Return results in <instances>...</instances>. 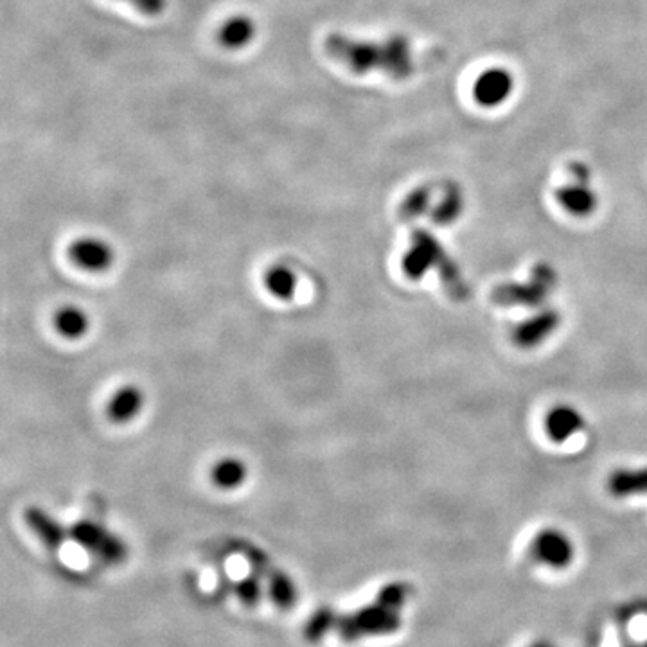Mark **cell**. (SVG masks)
Masks as SVG:
<instances>
[{"instance_id": "22", "label": "cell", "mask_w": 647, "mask_h": 647, "mask_svg": "<svg viewBox=\"0 0 647 647\" xmlns=\"http://www.w3.org/2000/svg\"><path fill=\"white\" fill-rule=\"evenodd\" d=\"M236 594L247 606H256L261 599V583L258 577H247L236 585Z\"/></svg>"}, {"instance_id": "15", "label": "cell", "mask_w": 647, "mask_h": 647, "mask_svg": "<svg viewBox=\"0 0 647 647\" xmlns=\"http://www.w3.org/2000/svg\"><path fill=\"white\" fill-rule=\"evenodd\" d=\"M24 516H26L27 525L35 531L36 536L44 541L49 549H60V545L67 538V531L54 520L53 516L47 515L38 507H29Z\"/></svg>"}, {"instance_id": "18", "label": "cell", "mask_w": 647, "mask_h": 647, "mask_svg": "<svg viewBox=\"0 0 647 647\" xmlns=\"http://www.w3.org/2000/svg\"><path fill=\"white\" fill-rule=\"evenodd\" d=\"M54 326L58 333L67 338H80L87 333L89 319L78 308H63L54 315Z\"/></svg>"}, {"instance_id": "13", "label": "cell", "mask_w": 647, "mask_h": 647, "mask_svg": "<svg viewBox=\"0 0 647 647\" xmlns=\"http://www.w3.org/2000/svg\"><path fill=\"white\" fill-rule=\"evenodd\" d=\"M608 491L615 498L647 497V466L613 470L608 477Z\"/></svg>"}, {"instance_id": "7", "label": "cell", "mask_w": 647, "mask_h": 647, "mask_svg": "<svg viewBox=\"0 0 647 647\" xmlns=\"http://www.w3.org/2000/svg\"><path fill=\"white\" fill-rule=\"evenodd\" d=\"M448 254L444 250L443 243L435 238L430 232H414V238L410 243L405 258H403V272L410 279H421L425 277L432 268H437L441 263H446Z\"/></svg>"}, {"instance_id": "19", "label": "cell", "mask_w": 647, "mask_h": 647, "mask_svg": "<svg viewBox=\"0 0 647 647\" xmlns=\"http://www.w3.org/2000/svg\"><path fill=\"white\" fill-rule=\"evenodd\" d=\"M211 477L218 488L232 489L245 480L247 468L238 459H223L214 466Z\"/></svg>"}, {"instance_id": "16", "label": "cell", "mask_w": 647, "mask_h": 647, "mask_svg": "<svg viewBox=\"0 0 647 647\" xmlns=\"http://www.w3.org/2000/svg\"><path fill=\"white\" fill-rule=\"evenodd\" d=\"M142 407L141 390L137 387H123L108 403V417L116 423L130 421Z\"/></svg>"}, {"instance_id": "10", "label": "cell", "mask_w": 647, "mask_h": 647, "mask_svg": "<svg viewBox=\"0 0 647 647\" xmlns=\"http://www.w3.org/2000/svg\"><path fill=\"white\" fill-rule=\"evenodd\" d=\"M561 326V315L552 308L536 313L531 319L523 320L513 331V340L522 349H534L545 344Z\"/></svg>"}, {"instance_id": "20", "label": "cell", "mask_w": 647, "mask_h": 647, "mask_svg": "<svg viewBox=\"0 0 647 647\" xmlns=\"http://www.w3.org/2000/svg\"><path fill=\"white\" fill-rule=\"evenodd\" d=\"M265 284L268 292L275 295L277 299H283V301L292 299L293 295H295V288H297L295 275L288 268H284V266L270 268L266 272Z\"/></svg>"}, {"instance_id": "4", "label": "cell", "mask_w": 647, "mask_h": 647, "mask_svg": "<svg viewBox=\"0 0 647 647\" xmlns=\"http://www.w3.org/2000/svg\"><path fill=\"white\" fill-rule=\"evenodd\" d=\"M558 275L549 265H538L531 277L523 283H507L498 286L493 299L500 306H520V308H538L549 301L556 290Z\"/></svg>"}, {"instance_id": "17", "label": "cell", "mask_w": 647, "mask_h": 647, "mask_svg": "<svg viewBox=\"0 0 647 647\" xmlns=\"http://www.w3.org/2000/svg\"><path fill=\"white\" fill-rule=\"evenodd\" d=\"M435 186H419L403 200L399 214L403 220H414L432 211L434 205Z\"/></svg>"}, {"instance_id": "6", "label": "cell", "mask_w": 647, "mask_h": 647, "mask_svg": "<svg viewBox=\"0 0 647 647\" xmlns=\"http://www.w3.org/2000/svg\"><path fill=\"white\" fill-rule=\"evenodd\" d=\"M516 90V78L513 72L502 65H493L480 72L473 81V101L482 108L495 110L504 107L513 98Z\"/></svg>"}, {"instance_id": "11", "label": "cell", "mask_w": 647, "mask_h": 647, "mask_svg": "<svg viewBox=\"0 0 647 647\" xmlns=\"http://www.w3.org/2000/svg\"><path fill=\"white\" fill-rule=\"evenodd\" d=\"M586 419L583 412L574 405H556L545 416V434L552 443L563 444L585 430Z\"/></svg>"}, {"instance_id": "12", "label": "cell", "mask_w": 647, "mask_h": 647, "mask_svg": "<svg viewBox=\"0 0 647 647\" xmlns=\"http://www.w3.org/2000/svg\"><path fill=\"white\" fill-rule=\"evenodd\" d=\"M466 209V195L457 182L446 180L443 184L435 186L434 205L430 211V218L437 225H450L461 218Z\"/></svg>"}, {"instance_id": "9", "label": "cell", "mask_w": 647, "mask_h": 647, "mask_svg": "<svg viewBox=\"0 0 647 647\" xmlns=\"http://www.w3.org/2000/svg\"><path fill=\"white\" fill-rule=\"evenodd\" d=\"M243 552L247 554L250 565L254 567V570L258 572L259 576L266 577L270 597L274 599V603L279 608H283V610L292 608L293 604H295V599H297V592H295V585H293L292 579L284 576L283 572H279L277 568L270 567L268 559L265 558V554L261 550L247 547V549H243Z\"/></svg>"}, {"instance_id": "14", "label": "cell", "mask_w": 647, "mask_h": 647, "mask_svg": "<svg viewBox=\"0 0 647 647\" xmlns=\"http://www.w3.org/2000/svg\"><path fill=\"white\" fill-rule=\"evenodd\" d=\"M69 256L76 265L85 268V270H92V272L105 270L112 265V259H114L112 249L108 247L107 243L92 240V238L76 241L69 250Z\"/></svg>"}, {"instance_id": "8", "label": "cell", "mask_w": 647, "mask_h": 647, "mask_svg": "<svg viewBox=\"0 0 647 647\" xmlns=\"http://www.w3.org/2000/svg\"><path fill=\"white\" fill-rule=\"evenodd\" d=\"M69 534H71L72 540L80 543L83 549L94 552L98 558L107 561L110 565L123 563L126 559V554H128L123 541L119 540L114 534H110L107 529L99 527L96 523H76Z\"/></svg>"}, {"instance_id": "1", "label": "cell", "mask_w": 647, "mask_h": 647, "mask_svg": "<svg viewBox=\"0 0 647 647\" xmlns=\"http://www.w3.org/2000/svg\"><path fill=\"white\" fill-rule=\"evenodd\" d=\"M349 63L356 71L369 69L385 71L396 80H407L414 74V56L412 45L405 36H394L385 42H364L360 45H349Z\"/></svg>"}, {"instance_id": "3", "label": "cell", "mask_w": 647, "mask_h": 647, "mask_svg": "<svg viewBox=\"0 0 647 647\" xmlns=\"http://www.w3.org/2000/svg\"><path fill=\"white\" fill-rule=\"evenodd\" d=\"M556 202L572 218H590L599 207V193L594 186L592 169L576 160L568 166L567 182L556 189Z\"/></svg>"}, {"instance_id": "21", "label": "cell", "mask_w": 647, "mask_h": 647, "mask_svg": "<svg viewBox=\"0 0 647 647\" xmlns=\"http://www.w3.org/2000/svg\"><path fill=\"white\" fill-rule=\"evenodd\" d=\"M338 615L331 608H320L311 615L310 621L306 624V637L308 639L320 640L331 630H337Z\"/></svg>"}, {"instance_id": "2", "label": "cell", "mask_w": 647, "mask_h": 647, "mask_svg": "<svg viewBox=\"0 0 647 647\" xmlns=\"http://www.w3.org/2000/svg\"><path fill=\"white\" fill-rule=\"evenodd\" d=\"M405 592L401 586L385 588L378 601L360 612L338 617L337 630L344 640H356L367 635H385L399 626L396 608L403 603Z\"/></svg>"}, {"instance_id": "5", "label": "cell", "mask_w": 647, "mask_h": 647, "mask_svg": "<svg viewBox=\"0 0 647 647\" xmlns=\"http://www.w3.org/2000/svg\"><path fill=\"white\" fill-rule=\"evenodd\" d=\"M576 543L570 534L556 527H545L534 534L529 547L534 565L547 568L550 572H563L574 565Z\"/></svg>"}]
</instances>
